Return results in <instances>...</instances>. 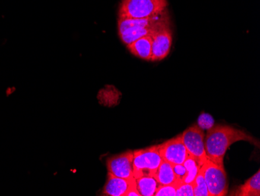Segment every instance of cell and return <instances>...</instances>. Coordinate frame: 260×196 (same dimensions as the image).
<instances>
[{
  "label": "cell",
  "instance_id": "cell-1",
  "mask_svg": "<svg viewBox=\"0 0 260 196\" xmlns=\"http://www.w3.org/2000/svg\"><path fill=\"white\" fill-rule=\"evenodd\" d=\"M239 141L249 142L258 147L259 142L245 131H241L231 126H214L207 131L204 138L206 156L213 163L223 166V158L228 149Z\"/></svg>",
  "mask_w": 260,
  "mask_h": 196
},
{
  "label": "cell",
  "instance_id": "cell-2",
  "mask_svg": "<svg viewBox=\"0 0 260 196\" xmlns=\"http://www.w3.org/2000/svg\"><path fill=\"white\" fill-rule=\"evenodd\" d=\"M168 0H122L119 18H147L167 10Z\"/></svg>",
  "mask_w": 260,
  "mask_h": 196
},
{
  "label": "cell",
  "instance_id": "cell-3",
  "mask_svg": "<svg viewBox=\"0 0 260 196\" xmlns=\"http://www.w3.org/2000/svg\"><path fill=\"white\" fill-rule=\"evenodd\" d=\"M158 146L134 151L133 168L134 178L142 176H153L161 163Z\"/></svg>",
  "mask_w": 260,
  "mask_h": 196
},
{
  "label": "cell",
  "instance_id": "cell-4",
  "mask_svg": "<svg viewBox=\"0 0 260 196\" xmlns=\"http://www.w3.org/2000/svg\"><path fill=\"white\" fill-rule=\"evenodd\" d=\"M210 196H223L228 194L229 183L223 166H219L206 159L201 168Z\"/></svg>",
  "mask_w": 260,
  "mask_h": 196
},
{
  "label": "cell",
  "instance_id": "cell-5",
  "mask_svg": "<svg viewBox=\"0 0 260 196\" xmlns=\"http://www.w3.org/2000/svg\"><path fill=\"white\" fill-rule=\"evenodd\" d=\"M181 135L188 154L197 158L203 164L207 159L204 146V131L199 128L197 124H194L190 128L185 130Z\"/></svg>",
  "mask_w": 260,
  "mask_h": 196
},
{
  "label": "cell",
  "instance_id": "cell-6",
  "mask_svg": "<svg viewBox=\"0 0 260 196\" xmlns=\"http://www.w3.org/2000/svg\"><path fill=\"white\" fill-rule=\"evenodd\" d=\"M172 44V33L170 22L159 27L152 35L151 61L165 59L170 52Z\"/></svg>",
  "mask_w": 260,
  "mask_h": 196
},
{
  "label": "cell",
  "instance_id": "cell-7",
  "mask_svg": "<svg viewBox=\"0 0 260 196\" xmlns=\"http://www.w3.org/2000/svg\"><path fill=\"white\" fill-rule=\"evenodd\" d=\"M159 153L163 160L172 165L183 164L188 155L181 134L159 145Z\"/></svg>",
  "mask_w": 260,
  "mask_h": 196
},
{
  "label": "cell",
  "instance_id": "cell-8",
  "mask_svg": "<svg viewBox=\"0 0 260 196\" xmlns=\"http://www.w3.org/2000/svg\"><path fill=\"white\" fill-rule=\"evenodd\" d=\"M134 151H128L116 156H111L107 160L108 172L118 178H134L133 168Z\"/></svg>",
  "mask_w": 260,
  "mask_h": 196
},
{
  "label": "cell",
  "instance_id": "cell-9",
  "mask_svg": "<svg viewBox=\"0 0 260 196\" xmlns=\"http://www.w3.org/2000/svg\"><path fill=\"white\" fill-rule=\"evenodd\" d=\"M135 178L125 179L118 178L108 173V179L104 186L102 194L108 196H125L133 184H135Z\"/></svg>",
  "mask_w": 260,
  "mask_h": 196
},
{
  "label": "cell",
  "instance_id": "cell-10",
  "mask_svg": "<svg viewBox=\"0 0 260 196\" xmlns=\"http://www.w3.org/2000/svg\"><path fill=\"white\" fill-rule=\"evenodd\" d=\"M169 21L165 22L158 25L151 26V27H130L128 29L119 31V36L121 40L125 45H128L132 42H135L140 38L147 36H152L159 27H161L164 24L169 23Z\"/></svg>",
  "mask_w": 260,
  "mask_h": 196
},
{
  "label": "cell",
  "instance_id": "cell-11",
  "mask_svg": "<svg viewBox=\"0 0 260 196\" xmlns=\"http://www.w3.org/2000/svg\"><path fill=\"white\" fill-rule=\"evenodd\" d=\"M127 49L135 57L144 61H151L152 36H144L128 44Z\"/></svg>",
  "mask_w": 260,
  "mask_h": 196
},
{
  "label": "cell",
  "instance_id": "cell-12",
  "mask_svg": "<svg viewBox=\"0 0 260 196\" xmlns=\"http://www.w3.org/2000/svg\"><path fill=\"white\" fill-rule=\"evenodd\" d=\"M153 176L158 181L159 184H162V185L175 184L179 186L180 184L177 181L173 168H172V164L163 159H162L160 166L157 168V172Z\"/></svg>",
  "mask_w": 260,
  "mask_h": 196
},
{
  "label": "cell",
  "instance_id": "cell-13",
  "mask_svg": "<svg viewBox=\"0 0 260 196\" xmlns=\"http://www.w3.org/2000/svg\"><path fill=\"white\" fill-rule=\"evenodd\" d=\"M232 195L237 196H259L260 195V172L249 178L242 186L233 192Z\"/></svg>",
  "mask_w": 260,
  "mask_h": 196
},
{
  "label": "cell",
  "instance_id": "cell-14",
  "mask_svg": "<svg viewBox=\"0 0 260 196\" xmlns=\"http://www.w3.org/2000/svg\"><path fill=\"white\" fill-rule=\"evenodd\" d=\"M135 179L140 196H154L160 185L154 176H142Z\"/></svg>",
  "mask_w": 260,
  "mask_h": 196
},
{
  "label": "cell",
  "instance_id": "cell-15",
  "mask_svg": "<svg viewBox=\"0 0 260 196\" xmlns=\"http://www.w3.org/2000/svg\"><path fill=\"white\" fill-rule=\"evenodd\" d=\"M183 165L186 169L187 175L182 183L192 184L203 164L197 158L194 157L192 155L188 154L185 160L184 161Z\"/></svg>",
  "mask_w": 260,
  "mask_h": 196
},
{
  "label": "cell",
  "instance_id": "cell-16",
  "mask_svg": "<svg viewBox=\"0 0 260 196\" xmlns=\"http://www.w3.org/2000/svg\"><path fill=\"white\" fill-rule=\"evenodd\" d=\"M192 187H193L194 196H210L201 170H200L198 175L196 177L192 183Z\"/></svg>",
  "mask_w": 260,
  "mask_h": 196
},
{
  "label": "cell",
  "instance_id": "cell-17",
  "mask_svg": "<svg viewBox=\"0 0 260 196\" xmlns=\"http://www.w3.org/2000/svg\"><path fill=\"white\" fill-rule=\"evenodd\" d=\"M197 125L203 131H209L214 126V119L211 115L203 113L198 118Z\"/></svg>",
  "mask_w": 260,
  "mask_h": 196
},
{
  "label": "cell",
  "instance_id": "cell-18",
  "mask_svg": "<svg viewBox=\"0 0 260 196\" xmlns=\"http://www.w3.org/2000/svg\"><path fill=\"white\" fill-rule=\"evenodd\" d=\"M177 187L178 185L175 184H168V185L160 184L154 196H176Z\"/></svg>",
  "mask_w": 260,
  "mask_h": 196
},
{
  "label": "cell",
  "instance_id": "cell-19",
  "mask_svg": "<svg viewBox=\"0 0 260 196\" xmlns=\"http://www.w3.org/2000/svg\"><path fill=\"white\" fill-rule=\"evenodd\" d=\"M176 196H194L192 184L182 183L176 188Z\"/></svg>",
  "mask_w": 260,
  "mask_h": 196
},
{
  "label": "cell",
  "instance_id": "cell-20",
  "mask_svg": "<svg viewBox=\"0 0 260 196\" xmlns=\"http://www.w3.org/2000/svg\"><path fill=\"white\" fill-rule=\"evenodd\" d=\"M172 168H173L177 181H178L179 184H182L187 175V171L185 166L183 164H174L172 165Z\"/></svg>",
  "mask_w": 260,
  "mask_h": 196
},
{
  "label": "cell",
  "instance_id": "cell-21",
  "mask_svg": "<svg viewBox=\"0 0 260 196\" xmlns=\"http://www.w3.org/2000/svg\"><path fill=\"white\" fill-rule=\"evenodd\" d=\"M140 196V192H139L138 190H137V184H133L131 188L128 189V191H127L126 194H125V196Z\"/></svg>",
  "mask_w": 260,
  "mask_h": 196
}]
</instances>
